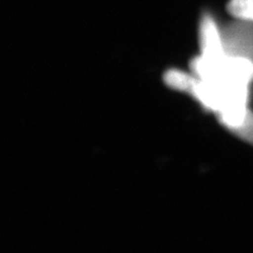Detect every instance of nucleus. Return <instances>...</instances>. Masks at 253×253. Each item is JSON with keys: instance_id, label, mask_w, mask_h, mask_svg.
<instances>
[{"instance_id": "1", "label": "nucleus", "mask_w": 253, "mask_h": 253, "mask_svg": "<svg viewBox=\"0 0 253 253\" xmlns=\"http://www.w3.org/2000/svg\"><path fill=\"white\" fill-rule=\"evenodd\" d=\"M200 55L208 59H220L227 54L223 36L214 18L209 13H204L199 23Z\"/></svg>"}, {"instance_id": "2", "label": "nucleus", "mask_w": 253, "mask_h": 253, "mask_svg": "<svg viewBox=\"0 0 253 253\" xmlns=\"http://www.w3.org/2000/svg\"><path fill=\"white\" fill-rule=\"evenodd\" d=\"M227 12L234 18L253 21V0H230Z\"/></svg>"}, {"instance_id": "3", "label": "nucleus", "mask_w": 253, "mask_h": 253, "mask_svg": "<svg viewBox=\"0 0 253 253\" xmlns=\"http://www.w3.org/2000/svg\"><path fill=\"white\" fill-rule=\"evenodd\" d=\"M235 135L253 145V112L248 110L243 122L231 130Z\"/></svg>"}]
</instances>
